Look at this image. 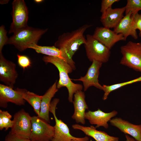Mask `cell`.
<instances>
[{"instance_id":"cell-26","label":"cell","mask_w":141,"mask_h":141,"mask_svg":"<svg viewBox=\"0 0 141 141\" xmlns=\"http://www.w3.org/2000/svg\"><path fill=\"white\" fill-rule=\"evenodd\" d=\"M17 57L18 64L23 69L28 68L31 66V61L27 56L17 54Z\"/></svg>"},{"instance_id":"cell-21","label":"cell","mask_w":141,"mask_h":141,"mask_svg":"<svg viewBox=\"0 0 141 141\" xmlns=\"http://www.w3.org/2000/svg\"><path fill=\"white\" fill-rule=\"evenodd\" d=\"M15 90L21 95L24 100L32 107L36 114L39 116L42 96L28 91L25 89L17 88Z\"/></svg>"},{"instance_id":"cell-29","label":"cell","mask_w":141,"mask_h":141,"mask_svg":"<svg viewBox=\"0 0 141 141\" xmlns=\"http://www.w3.org/2000/svg\"><path fill=\"white\" fill-rule=\"evenodd\" d=\"M4 141H32L29 139L21 138L12 134L10 131L6 136Z\"/></svg>"},{"instance_id":"cell-3","label":"cell","mask_w":141,"mask_h":141,"mask_svg":"<svg viewBox=\"0 0 141 141\" xmlns=\"http://www.w3.org/2000/svg\"><path fill=\"white\" fill-rule=\"evenodd\" d=\"M27 26L14 33L9 38L6 44L14 45L21 52L25 50L34 44H37L42 36L48 31Z\"/></svg>"},{"instance_id":"cell-8","label":"cell","mask_w":141,"mask_h":141,"mask_svg":"<svg viewBox=\"0 0 141 141\" xmlns=\"http://www.w3.org/2000/svg\"><path fill=\"white\" fill-rule=\"evenodd\" d=\"M12 5L13 21L10 27L9 33H14L28 26V12L24 1L14 0Z\"/></svg>"},{"instance_id":"cell-18","label":"cell","mask_w":141,"mask_h":141,"mask_svg":"<svg viewBox=\"0 0 141 141\" xmlns=\"http://www.w3.org/2000/svg\"><path fill=\"white\" fill-rule=\"evenodd\" d=\"M125 7L112 8L110 7L101 16L100 21L103 27L109 28H115L124 17Z\"/></svg>"},{"instance_id":"cell-33","label":"cell","mask_w":141,"mask_h":141,"mask_svg":"<svg viewBox=\"0 0 141 141\" xmlns=\"http://www.w3.org/2000/svg\"><path fill=\"white\" fill-rule=\"evenodd\" d=\"M42 0H35L34 1L37 3H40L43 1Z\"/></svg>"},{"instance_id":"cell-2","label":"cell","mask_w":141,"mask_h":141,"mask_svg":"<svg viewBox=\"0 0 141 141\" xmlns=\"http://www.w3.org/2000/svg\"><path fill=\"white\" fill-rule=\"evenodd\" d=\"M42 60L46 63H52L57 68L60 78L57 83V88L58 89L63 87H66L68 92V101L70 103L73 102L74 94L78 91H82L83 86L74 83L69 78L68 74L72 72V67L67 62L57 57L45 56L43 57Z\"/></svg>"},{"instance_id":"cell-1","label":"cell","mask_w":141,"mask_h":141,"mask_svg":"<svg viewBox=\"0 0 141 141\" xmlns=\"http://www.w3.org/2000/svg\"><path fill=\"white\" fill-rule=\"evenodd\" d=\"M92 26L84 24L71 32H64L60 35L54 46L62 52L67 62L73 70L75 69L72 57L79 46L86 41L84 34L85 31Z\"/></svg>"},{"instance_id":"cell-23","label":"cell","mask_w":141,"mask_h":141,"mask_svg":"<svg viewBox=\"0 0 141 141\" xmlns=\"http://www.w3.org/2000/svg\"><path fill=\"white\" fill-rule=\"evenodd\" d=\"M139 81H141V76L135 79L125 82L110 85H104L103 86L104 88L103 91L104 92V93L102 99L104 100H106L107 98L109 93L112 91L127 85Z\"/></svg>"},{"instance_id":"cell-6","label":"cell","mask_w":141,"mask_h":141,"mask_svg":"<svg viewBox=\"0 0 141 141\" xmlns=\"http://www.w3.org/2000/svg\"><path fill=\"white\" fill-rule=\"evenodd\" d=\"M59 101L58 98H54L51 102L49 109V111L53 114L55 122L54 126V134L51 141H72L73 140L88 141L89 138L87 136L78 138L72 136L70 133L67 125L62 120L57 118L56 114V109Z\"/></svg>"},{"instance_id":"cell-4","label":"cell","mask_w":141,"mask_h":141,"mask_svg":"<svg viewBox=\"0 0 141 141\" xmlns=\"http://www.w3.org/2000/svg\"><path fill=\"white\" fill-rule=\"evenodd\" d=\"M120 63L141 72V43L130 41L120 47Z\"/></svg>"},{"instance_id":"cell-15","label":"cell","mask_w":141,"mask_h":141,"mask_svg":"<svg viewBox=\"0 0 141 141\" xmlns=\"http://www.w3.org/2000/svg\"><path fill=\"white\" fill-rule=\"evenodd\" d=\"M73 103L74 111L72 116L78 123L84 125L85 123V110L88 108L85 100V95L82 91H78L74 95Z\"/></svg>"},{"instance_id":"cell-24","label":"cell","mask_w":141,"mask_h":141,"mask_svg":"<svg viewBox=\"0 0 141 141\" xmlns=\"http://www.w3.org/2000/svg\"><path fill=\"white\" fill-rule=\"evenodd\" d=\"M125 7V15L131 11L134 15L141 10V0H127Z\"/></svg>"},{"instance_id":"cell-11","label":"cell","mask_w":141,"mask_h":141,"mask_svg":"<svg viewBox=\"0 0 141 141\" xmlns=\"http://www.w3.org/2000/svg\"><path fill=\"white\" fill-rule=\"evenodd\" d=\"M92 35L110 50L117 42L126 40L122 34H117L109 28L104 27H97Z\"/></svg>"},{"instance_id":"cell-32","label":"cell","mask_w":141,"mask_h":141,"mask_svg":"<svg viewBox=\"0 0 141 141\" xmlns=\"http://www.w3.org/2000/svg\"><path fill=\"white\" fill-rule=\"evenodd\" d=\"M9 1L8 0H3L1 1H0V4H5L6 3H7L8 2H9Z\"/></svg>"},{"instance_id":"cell-28","label":"cell","mask_w":141,"mask_h":141,"mask_svg":"<svg viewBox=\"0 0 141 141\" xmlns=\"http://www.w3.org/2000/svg\"><path fill=\"white\" fill-rule=\"evenodd\" d=\"M119 0H102L101 1L100 12L102 13L101 16L103 15L106 11L114 3L119 1Z\"/></svg>"},{"instance_id":"cell-27","label":"cell","mask_w":141,"mask_h":141,"mask_svg":"<svg viewBox=\"0 0 141 141\" xmlns=\"http://www.w3.org/2000/svg\"><path fill=\"white\" fill-rule=\"evenodd\" d=\"M7 31L4 26L3 25L0 27V53L4 45L6 44L9 38L7 36Z\"/></svg>"},{"instance_id":"cell-13","label":"cell","mask_w":141,"mask_h":141,"mask_svg":"<svg viewBox=\"0 0 141 141\" xmlns=\"http://www.w3.org/2000/svg\"><path fill=\"white\" fill-rule=\"evenodd\" d=\"M118 113V112L115 110L105 113L98 108L95 111L88 110L85 112V119L88 120L90 124L96 125V128L102 126L107 129L109 127L108 122Z\"/></svg>"},{"instance_id":"cell-17","label":"cell","mask_w":141,"mask_h":141,"mask_svg":"<svg viewBox=\"0 0 141 141\" xmlns=\"http://www.w3.org/2000/svg\"><path fill=\"white\" fill-rule=\"evenodd\" d=\"M132 14L130 11L124 16L113 30L117 34H122L126 40L129 36H131L135 39L138 38L136 30L134 26Z\"/></svg>"},{"instance_id":"cell-31","label":"cell","mask_w":141,"mask_h":141,"mask_svg":"<svg viewBox=\"0 0 141 141\" xmlns=\"http://www.w3.org/2000/svg\"><path fill=\"white\" fill-rule=\"evenodd\" d=\"M126 141H138L132 137H130L128 134H125Z\"/></svg>"},{"instance_id":"cell-34","label":"cell","mask_w":141,"mask_h":141,"mask_svg":"<svg viewBox=\"0 0 141 141\" xmlns=\"http://www.w3.org/2000/svg\"><path fill=\"white\" fill-rule=\"evenodd\" d=\"M139 37H141V31H139Z\"/></svg>"},{"instance_id":"cell-16","label":"cell","mask_w":141,"mask_h":141,"mask_svg":"<svg viewBox=\"0 0 141 141\" xmlns=\"http://www.w3.org/2000/svg\"><path fill=\"white\" fill-rule=\"evenodd\" d=\"M109 122L125 134L129 135L137 140L141 141V125L132 124L120 118H113Z\"/></svg>"},{"instance_id":"cell-7","label":"cell","mask_w":141,"mask_h":141,"mask_svg":"<svg viewBox=\"0 0 141 141\" xmlns=\"http://www.w3.org/2000/svg\"><path fill=\"white\" fill-rule=\"evenodd\" d=\"M32 127L29 139L32 141H51L54 134L52 126L38 116L31 117Z\"/></svg>"},{"instance_id":"cell-19","label":"cell","mask_w":141,"mask_h":141,"mask_svg":"<svg viewBox=\"0 0 141 141\" xmlns=\"http://www.w3.org/2000/svg\"><path fill=\"white\" fill-rule=\"evenodd\" d=\"M72 128L75 130H80L86 135L93 138L96 141H119L117 137L110 136L104 131L97 130L93 125L85 126L77 124L73 125Z\"/></svg>"},{"instance_id":"cell-22","label":"cell","mask_w":141,"mask_h":141,"mask_svg":"<svg viewBox=\"0 0 141 141\" xmlns=\"http://www.w3.org/2000/svg\"><path fill=\"white\" fill-rule=\"evenodd\" d=\"M29 48L34 49L38 53L45 54L48 56L58 57L67 62L62 52L54 46H41L37 44H34L32 45Z\"/></svg>"},{"instance_id":"cell-14","label":"cell","mask_w":141,"mask_h":141,"mask_svg":"<svg viewBox=\"0 0 141 141\" xmlns=\"http://www.w3.org/2000/svg\"><path fill=\"white\" fill-rule=\"evenodd\" d=\"M26 101L15 90L6 85L0 84V106L6 108L10 102L19 105L25 104Z\"/></svg>"},{"instance_id":"cell-35","label":"cell","mask_w":141,"mask_h":141,"mask_svg":"<svg viewBox=\"0 0 141 141\" xmlns=\"http://www.w3.org/2000/svg\"><path fill=\"white\" fill-rule=\"evenodd\" d=\"M72 141H79V140H72Z\"/></svg>"},{"instance_id":"cell-12","label":"cell","mask_w":141,"mask_h":141,"mask_svg":"<svg viewBox=\"0 0 141 141\" xmlns=\"http://www.w3.org/2000/svg\"><path fill=\"white\" fill-rule=\"evenodd\" d=\"M92 62V64L89 68L86 74L84 76L81 77L79 79H71V80L82 81L84 91L92 86L103 91V87L99 83L98 80L99 69L103 63L95 60Z\"/></svg>"},{"instance_id":"cell-30","label":"cell","mask_w":141,"mask_h":141,"mask_svg":"<svg viewBox=\"0 0 141 141\" xmlns=\"http://www.w3.org/2000/svg\"><path fill=\"white\" fill-rule=\"evenodd\" d=\"M132 16L134 28L136 30L138 29L139 31H141V14L138 13Z\"/></svg>"},{"instance_id":"cell-25","label":"cell","mask_w":141,"mask_h":141,"mask_svg":"<svg viewBox=\"0 0 141 141\" xmlns=\"http://www.w3.org/2000/svg\"><path fill=\"white\" fill-rule=\"evenodd\" d=\"M0 116L2 118L4 127L6 130L12 127L14 121L11 120L12 116L7 111L0 110Z\"/></svg>"},{"instance_id":"cell-20","label":"cell","mask_w":141,"mask_h":141,"mask_svg":"<svg viewBox=\"0 0 141 141\" xmlns=\"http://www.w3.org/2000/svg\"><path fill=\"white\" fill-rule=\"evenodd\" d=\"M57 81L56 80L42 96L40 111L39 116H38L49 123L50 122L49 112L51 101L58 91L57 88Z\"/></svg>"},{"instance_id":"cell-5","label":"cell","mask_w":141,"mask_h":141,"mask_svg":"<svg viewBox=\"0 0 141 141\" xmlns=\"http://www.w3.org/2000/svg\"><path fill=\"white\" fill-rule=\"evenodd\" d=\"M86 41L84 44L86 56L89 60L102 63L107 62L110 56V50L95 39L92 35L86 36Z\"/></svg>"},{"instance_id":"cell-9","label":"cell","mask_w":141,"mask_h":141,"mask_svg":"<svg viewBox=\"0 0 141 141\" xmlns=\"http://www.w3.org/2000/svg\"><path fill=\"white\" fill-rule=\"evenodd\" d=\"M31 117L29 114L22 109L13 116V124L10 132L19 137L29 139L31 127Z\"/></svg>"},{"instance_id":"cell-10","label":"cell","mask_w":141,"mask_h":141,"mask_svg":"<svg viewBox=\"0 0 141 141\" xmlns=\"http://www.w3.org/2000/svg\"><path fill=\"white\" fill-rule=\"evenodd\" d=\"M18 76L16 64L0 53V81L13 89Z\"/></svg>"}]
</instances>
